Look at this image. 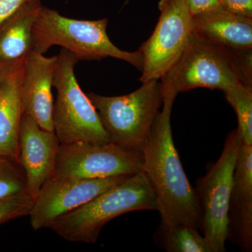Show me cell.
I'll use <instances>...</instances> for the list:
<instances>
[{
  "label": "cell",
  "instance_id": "24",
  "mask_svg": "<svg viewBox=\"0 0 252 252\" xmlns=\"http://www.w3.org/2000/svg\"><path fill=\"white\" fill-rule=\"evenodd\" d=\"M128 1V0H127V1Z\"/></svg>",
  "mask_w": 252,
  "mask_h": 252
},
{
  "label": "cell",
  "instance_id": "22",
  "mask_svg": "<svg viewBox=\"0 0 252 252\" xmlns=\"http://www.w3.org/2000/svg\"><path fill=\"white\" fill-rule=\"evenodd\" d=\"M220 3L225 11L252 18V0H220Z\"/></svg>",
  "mask_w": 252,
  "mask_h": 252
},
{
  "label": "cell",
  "instance_id": "11",
  "mask_svg": "<svg viewBox=\"0 0 252 252\" xmlns=\"http://www.w3.org/2000/svg\"><path fill=\"white\" fill-rule=\"evenodd\" d=\"M60 144L55 132L44 130L32 118L22 114L18 160L26 172L28 193L33 199L44 183L54 177Z\"/></svg>",
  "mask_w": 252,
  "mask_h": 252
},
{
  "label": "cell",
  "instance_id": "9",
  "mask_svg": "<svg viewBox=\"0 0 252 252\" xmlns=\"http://www.w3.org/2000/svg\"><path fill=\"white\" fill-rule=\"evenodd\" d=\"M160 14L153 34L140 46L143 83L159 80L172 67L193 32V19L186 0H160Z\"/></svg>",
  "mask_w": 252,
  "mask_h": 252
},
{
  "label": "cell",
  "instance_id": "2",
  "mask_svg": "<svg viewBox=\"0 0 252 252\" xmlns=\"http://www.w3.org/2000/svg\"><path fill=\"white\" fill-rule=\"evenodd\" d=\"M162 94L252 86V50L237 51L193 31L182 54L160 78Z\"/></svg>",
  "mask_w": 252,
  "mask_h": 252
},
{
  "label": "cell",
  "instance_id": "18",
  "mask_svg": "<svg viewBox=\"0 0 252 252\" xmlns=\"http://www.w3.org/2000/svg\"><path fill=\"white\" fill-rule=\"evenodd\" d=\"M162 233L167 252H212L205 237L190 225H180L170 231L162 230Z\"/></svg>",
  "mask_w": 252,
  "mask_h": 252
},
{
  "label": "cell",
  "instance_id": "5",
  "mask_svg": "<svg viewBox=\"0 0 252 252\" xmlns=\"http://www.w3.org/2000/svg\"><path fill=\"white\" fill-rule=\"evenodd\" d=\"M87 96L98 113L110 142L142 152L163 102L161 83H143L138 90L126 95L106 97L89 93Z\"/></svg>",
  "mask_w": 252,
  "mask_h": 252
},
{
  "label": "cell",
  "instance_id": "19",
  "mask_svg": "<svg viewBox=\"0 0 252 252\" xmlns=\"http://www.w3.org/2000/svg\"><path fill=\"white\" fill-rule=\"evenodd\" d=\"M28 192L24 169L18 159L0 157V200Z\"/></svg>",
  "mask_w": 252,
  "mask_h": 252
},
{
  "label": "cell",
  "instance_id": "20",
  "mask_svg": "<svg viewBox=\"0 0 252 252\" xmlns=\"http://www.w3.org/2000/svg\"><path fill=\"white\" fill-rule=\"evenodd\" d=\"M34 199L28 192L0 200V225L9 220L29 216Z\"/></svg>",
  "mask_w": 252,
  "mask_h": 252
},
{
  "label": "cell",
  "instance_id": "21",
  "mask_svg": "<svg viewBox=\"0 0 252 252\" xmlns=\"http://www.w3.org/2000/svg\"><path fill=\"white\" fill-rule=\"evenodd\" d=\"M41 0H0V27L18 11Z\"/></svg>",
  "mask_w": 252,
  "mask_h": 252
},
{
  "label": "cell",
  "instance_id": "1",
  "mask_svg": "<svg viewBox=\"0 0 252 252\" xmlns=\"http://www.w3.org/2000/svg\"><path fill=\"white\" fill-rule=\"evenodd\" d=\"M177 94H163V107L154 119L142 154V171L153 187L161 217V229L180 225L201 227V211L196 190L186 175L174 143L172 106Z\"/></svg>",
  "mask_w": 252,
  "mask_h": 252
},
{
  "label": "cell",
  "instance_id": "4",
  "mask_svg": "<svg viewBox=\"0 0 252 252\" xmlns=\"http://www.w3.org/2000/svg\"><path fill=\"white\" fill-rule=\"evenodd\" d=\"M108 19L84 21L64 17L42 6L33 29V51L44 54L54 45L71 51L79 60L93 61L107 57L126 61L142 72L143 56L138 50L119 49L107 33Z\"/></svg>",
  "mask_w": 252,
  "mask_h": 252
},
{
  "label": "cell",
  "instance_id": "14",
  "mask_svg": "<svg viewBox=\"0 0 252 252\" xmlns=\"http://www.w3.org/2000/svg\"><path fill=\"white\" fill-rule=\"evenodd\" d=\"M229 219L239 245L250 251L252 247V145L242 144L240 147L233 175Z\"/></svg>",
  "mask_w": 252,
  "mask_h": 252
},
{
  "label": "cell",
  "instance_id": "6",
  "mask_svg": "<svg viewBox=\"0 0 252 252\" xmlns=\"http://www.w3.org/2000/svg\"><path fill=\"white\" fill-rule=\"evenodd\" d=\"M57 58L54 80L57 99L53 122L60 143L110 142L98 113L78 84L74 67L79 59L64 48Z\"/></svg>",
  "mask_w": 252,
  "mask_h": 252
},
{
  "label": "cell",
  "instance_id": "10",
  "mask_svg": "<svg viewBox=\"0 0 252 252\" xmlns=\"http://www.w3.org/2000/svg\"><path fill=\"white\" fill-rule=\"evenodd\" d=\"M129 176L99 179L53 177L34 199L31 213L33 229L48 228L58 217L82 206L97 195L125 180Z\"/></svg>",
  "mask_w": 252,
  "mask_h": 252
},
{
  "label": "cell",
  "instance_id": "13",
  "mask_svg": "<svg viewBox=\"0 0 252 252\" xmlns=\"http://www.w3.org/2000/svg\"><path fill=\"white\" fill-rule=\"evenodd\" d=\"M26 61L0 69V157L16 159L19 157L21 86Z\"/></svg>",
  "mask_w": 252,
  "mask_h": 252
},
{
  "label": "cell",
  "instance_id": "3",
  "mask_svg": "<svg viewBox=\"0 0 252 252\" xmlns=\"http://www.w3.org/2000/svg\"><path fill=\"white\" fill-rule=\"evenodd\" d=\"M143 210H158V203L153 187L142 171L58 217L48 228L68 241L94 244L104 225L113 219Z\"/></svg>",
  "mask_w": 252,
  "mask_h": 252
},
{
  "label": "cell",
  "instance_id": "17",
  "mask_svg": "<svg viewBox=\"0 0 252 252\" xmlns=\"http://www.w3.org/2000/svg\"><path fill=\"white\" fill-rule=\"evenodd\" d=\"M224 94L225 99L236 112L242 144L252 145V86L238 84L224 91Z\"/></svg>",
  "mask_w": 252,
  "mask_h": 252
},
{
  "label": "cell",
  "instance_id": "8",
  "mask_svg": "<svg viewBox=\"0 0 252 252\" xmlns=\"http://www.w3.org/2000/svg\"><path fill=\"white\" fill-rule=\"evenodd\" d=\"M143 154L112 142L60 144L54 177L99 179L142 171Z\"/></svg>",
  "mask_w": 252,
  "mask_h": 252
},
{
  "label": "cell",
  "instance_id": "12",
  "mask_svg": "<svg viewBox=\"0 0 252 252\" xmlns=\"http://www.w3.org/2000/svg\"><path fill=\"white\" fill-rule=\"evenodd\" d=\"M57 59L32 51L26 59L21 86L23 114L50 132H54L52 87Z\"/></svg>",
  "mask_w": 252,
  "mask_h": 252
},
{
  "label": "cell",
  "instance_id": "23",
  "mask_svg": "<svg viewBox=\"0 0 252 252\" xmlns=\"http://www.w3.org/2000/svg\"><path fill=\"white\" fill-rule=\"evenodd\" d=\"M192 16L223 9L220 0H186Z\"/></svg>",
  "mask_w": 252,
  "mask_h": 252
},
{
  "label": "cell",
  "instance_id": "15",
  "mask_svg": "<svg viewBox=\"0 0 252 252\" xmlns=\"http://www.w3.org/2000/svg\"><path fill=\"white\" fill-rule=\"evenodd\" d=\"M193 31L237 51L252 50V18L223 9L192 16Z\"/></svg>",
  "mask_w": 252,
  "mask_h": 252
},
{
  "label": "cell",
  "instance_id": "7",
  "mask_svg": "<svg viewBox=\"0 0 252 252\" xmlns=\"http://www.w3.org/2000/svg\"><path fill=\"white\" fill-rule=\"evenodd\" d=\"M242 145L238 128L227 137L221 155L197 182L196 190L200 211L203 236L212 252L225 251L229 238V205L233 175Z\"/></svg>",
  "mask_w": 252,
  "mask_h": 252
},
{
  "label": "cell",
  "instance_id": "16",
  "mask_svg": "<svg viewBox=\"0 0 252 252\" xmlns=\"http://www.w3.org/2000/svg\"><path fill=\"white\" fill-rule=\"evenodd\" d=\"M42 6H26L0 27V69L25 61L33 51V29Z\"/></svg>",
  "mask_w": 252,
  "mask_h": 252
}]
</instances>
